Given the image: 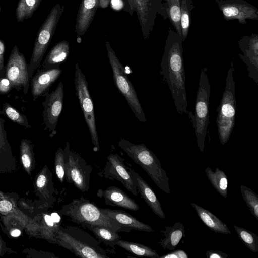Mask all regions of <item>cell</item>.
I'll return each mask as SVG.
<instances>
[{
    "instance_id": "cell-25",
    "label": "cell",
    "mask_w": 258,
    "mask_h": 258,
    "mask_svg": "<svg viewBox=\"0 0 258 258\" xmlns=\"http://www.w3.org/2000/svg\"><path fill=\"white\" fill-rule=\"evenodd\" d=\"M81 226L90 230L101 242L113 248H114L120 239L118 232H114L105 226L87 224Z\"/></svg>"
},
{
    "instance_id": "cell-15",
    "label": "cell",
    "mask_w": 258,
    "mask_h": 258,
    "mask_svg": "<svg viewBox=\"0 0 258 258\" xmlns=\"http://www.w3.org/2000/svg\"><path fill=\"white\" fill-rule=\"evenodd\" d=\"M103 169V176L112 180H117L135 196L138 195L136 183L127 169L124 159L117 154H110Z\"/></svg>"
},
{
    "instance_id": "cell-6",
    "label": "cell",
    "mask_w": 258,
    "mask_h": 258,
    "mask_svg": "<svg viewBox=\"0 0 258 258\" xmlns=\"http://www.w3.org/2000/svg\"><path fill=\"white\" fill-rule=\"evenodd\" d=\"M207 69L201 70L199 87L197 92L194 115L190 116L197 138V146L203 152L205 140L209 123V101L210 85L207 74Z\"/></svg>"
},
{
    "instance_id": "cell-21",
    "label": "cell",
    "mask_w": 258,
    "mask_h": 258,
    "mask_svg": "<svg viewBox=\"0 0 258 258\" xmlns=\"http://www.w3.org/2000/svg\"><path fill=\"white\" fill-rule=\"evenodd\" d=\"M101 209L104 214L122 227L129 228L132 230L155 232L150 225L139 221L136 218L124 211L111 209Z\"/></svg>"
},
{
    "instance_id": "cell-10",
    "label": "cell",
    "mask_w": 258,
    "mask_h": 258,
    "mask_svg": "<svg viewBox=\"0 0 258 258\" xmlns=\"http://www.w3.org/2000/svg\"><path fill=\"white\" fill-rule=\"evenodd\" d=\"M123 10L131 16L137 14L145 40L149 38L158 14L166 19L162 0H122Z\"/></svg>"
},
{
    "instance_id": "cell-35",
    "label": "cell",
    "mask_w": 258,
    "mask_h": 258,
    "mask_svg": "<svg viewBox=\"0 0 258 258\" xmlns=\"http://www.w3.org/2000/svg\"><path fill=\"white\" fill-rule=\"evenodd\" d=\"M187 254L182 249H178L167 253L161 256L159 258H188Z\"/></svg>"
},
{
    "instance_id": "cell-30",
    "label": "cell",
    "mask_w": 258,
    "mask_h": 258,
    "mask_svg": "<svg viewBox=\"0 0 258 258\" xmlns=\"http://www.w3.org/2000/svg\"><path fill=\"white\" fill-rule=\"evenodd\" d=\"M42 0H19L16 10L18 22H21L31 18Z\"/></svg>"
},
{
    "instance_id": "cell-26",
    "label": "cell",
    "mask_w": 258,
    "mask_h": 258,
    "mask_svg": "<svg viewBox=\"0 0 258 258\" xmlns=\"http://www.w3.org/2000/svg\"><path fill=\"white\" fill-rule=\"evenodd\" d=\"M209 181L216 191L224 198L227 197L228 180L226 174L218 167L213 172L210 167L205 170Z\"/></svg>"
},
{
    "instance_id": "cell-42",
    "label": "cell",
    "mask_w": 258,
    "mask_h": 258,
    "mask_svg": "<svg viewBox=\"0 0 258 258\" xmlns=\"http://www.w3.org/2000/svg\"><path fill=\"white\" fill-rule=\"evenodd\" d=\"M111 0H99V7L103 9L106 8L110 4Z\"/></svg>"
},
{
    "instance_id": "cell-27",
    "label": "cell",
    "mask_w": 258,
    "mask_h": 258,
    "mask_svg": "<svg viewBox=\"0 0 258 258\" xmlns=\"http://www.w3.org/2000/svg\"><path fill=\"white\" fill-rule=\"evenodd\" d=\"M163 2L166 19L168 18L175 31L182 37L180 24L181 0H164Z\"/></svg>"
},
{
    "instance_id": "cell-2",
    "label": "cell",
    "mask_w": 258,
    "mask_h": 258,
    "mask_svg": "<svg viewBox=\"0 0 258 258\" xmlns=\"http://www.w3.org/2000/svg\"><path fill=\"white\" fill-rule=\"evenodd\" d=\"M59 213L70 218L71 220L81 226L83 224L100 225L114 232H130L131 229L122 227L104 214L94 203L81 197L74 199L62 207Z\"/></svg>"
},
{
    "instance_id": "cell-31",
    "label": "cell",
    "mask_w": 258,
    "mask_h": 258,
    "mask_svg": "<svg viewBox=\"0 0 258 258\" xmlns=\"http://www.w3.org/2000/svg\"><path fill=\"white\" fill-rule=\"evenodd\" d=\"M235 230L245 246L253 252H258V236L256 234L244 228L234 225Z\"/></svg>"
},
{
    "instance_id": "cell-22",
    "label": "cell",
    "mask_w": 258,
    "mask_h": 258,
    "mask_svg": "<svg viewBox=\"0 0 258 258\" xmlns=\"http://www.w3.org/2000/svg\"><path fill=\"white\" fill-rule=\"evenodd\" d=\"M70 45L66 40L61 41L52 47L42 63V69L59 67L65 62L69 55Z\"/></svg>"
},
{
    "instance_id": "cell-3",
    "label": "cell",
    "mask_w": 258,
    "mask_h": 258,
    "mask_svg": "<svg viewBox=\"0 0 258 258\" xmlns=\"http://www.w3.org/2000/svg\"><path fill=\"white\" fill-rule=\"evenodd\" d=\"M57 243L77 256L82 258H108L101 242L88 233L74 226H59L56 234Z\"/></svg>"
},
{
    "instance_id": "cell-5",
    "label": "cell",
    "mask_w": 258,
    "mask_h": 258,
    "mask_svg": "<svg viewBox=\"0 0 258 258\" xmlns=\"http://www.w3.org/2000/svg\"><path fill=\"white\" fill-rule=\"evenodd\" d=\"M233 72L234 65L232 61L228 70L225 90L217 108L216 124L220 142L222 145L229 140L235 125L236 104Z\"/></svg>"
},
{
    "instance_id": "cell-39",
    "label": "cell",
    "mask_w": 258,
    "mask_h": 258,
    "mask_svg": "<svg viewBox=\"0 0 258 258\" xmlns=\"http://www.w3.org/2000/svg\"><path fill=\"white\" fill-rule=\"evenodd\" d=\"M12 205L11 202L7 200L0 201V211L5 212L11 210Z\"/></svg>"
},
{
    "instance_id": "cell-16",
    "label": "cell",
    "mask_w": 258,
    "mask_h": 258,
    "mask_svg": "<svg viewBox=\"0 0 258 258\" xmlns=\"http://www.w3.org/2000/svg\"><path fill=\"white\" fill-rule=\"evenodd\" d=\"M242 54H238L246 65L248 76L258 83V35L242 36L238 42Z\"/></svg>"
},
{
    "instance_id": "cell-23",
    "label": "cell",
    "mask_w": 258,
    "mask_h": 258,
    "mask_svg": "<svg viewBox=\"0 0 258 258\" xmlns=\"http://www.w3.org/2000/svg\"><path fill=\"white\" fill-rule=\"evenodd\" d=\"M161 232L164 237L158 243L165 250H174L181 239L185 236L184 227L180 222L175 223L172 226L166 227Z\"/></svg>"
},
{
    "instance_id": "cell-13",
    "label": "cell",
    "mask_w": 258,
    "mask_h": 258,
    "mask_svg": "<svg viewBox=\"0 0 258 258\" xmlns=\"http://www.w3.org/2000/svg\"><path fill=\"white\" fill-rule=\"evenodd\" d=\"M43 96H45L42 103L43 122L50 133V136L53 137L57 133L56 128L63 108L64 92L62 83L60 82L54 91L51 93L47 91Z\"/></svg>"
},
{
    "instance_id": "cell-38",
    "label": "cell",
    "mask_w": 258,
    "mask_h": 258,
    "mask_svg": "<svg viewBox=\"0 0 258 258\" xmlns=\"http://www.w3.org/2000/svg\"><path fill=\"white\" fill-rule=\"evenodd\" d=\"M207 258H226L228 254L220 250H208L206 253Z\"/></svg>"
},
{
    "instance_id": "cell-14",
    "label": "cell",
    "mask_w": 258,
    "mask_h": 258,
    "mask_svg": "<svg viewBox=\"0 0 258 258\" xmlns=\"http://www.w3.org/2000/svg\"><path fill=\"white\" fill-rule=\"evenodd\" d=\"M224 19L237 20L240 24L247 20H258V9L244 0H215Z\"/></svg>"
},
{
    "instance_id": "cell-1",
    "label": "cell",
    "mask_w": 258,
    "mask_h": 258,
    "mask_svg": "<svg viewBox=\"0 0 258 258\" xmlns=\"http://www.w3.org/2000/svg\"><path fill=\"white\" fill-rule=\"evenodd\" d=\"M182 38L169 28L161 63V74L171 91L177 112L188 115Z\"/></svg>"
},
{
    "instance_id": "cell-20",
    "label": "cell",
    "mask_w": 258,
    "mask_h": 258,
    "mask_svg": "<svg viewBox=\"0 0 258 258\" xmlns=\"http://www.w3.org/2000/svg\"><path fill=\"white\" fill-rule=\"evenodd\" d=\"M98 8L99 0H82L75 25V31L77 35L81 36L87 32Z\"/></svg>"
},
{
    "instance_id": "cell-7",
    "label": "cell",
    "mask_w": 258,
    "mask_h": 258,
    "mask_svg": "<svg viewBox=\"0 0 258 258\" xmlns=\"http://www.w3.org/2000/svg\"><path fill=\"white\" fill-rule=\"evenodd\" d=\"M64 9V6L59 4L55 5L38 31L31 59L27 67L30 80L32 78L34 72L42 60Z\"/></svg>"
},
{
    "instance_id": "cell-43",
    "label": "cell",
    "mask_w": 258,
    "mask_h": 258,
    "mask_svg": "<svg viewBox=\"0 0 258 258\" xmlns=\"http://www.w3.org/2000/svg\"><path fill=\"white\" fill-rule=\"evenodd\" d=\"M51 216L55 223H59L60 220L59 215L56 213H53L51 214Z\"/></svg>"
},
{
    "instance_id": "cell-28",
    "label": "cell",
    "mask_w": 258,
    "mask_h": 258,
    "mask_svg": "<svg viewBox=\"0 0 258 258\" xmlns=\"http://www.w3.org/2000/svg\"><path fill=\"white\" fill-rule=\"evenodd\" d=\"M116 245L140 256L150 258H159V255L155 250L148 246L134 242L119 239Z\"/></svg>"
},
{
    "instance_id": "cell-19",
    "label": "cell",
    "mask_w": 258,
    "mask_h": 258,
    "mask_svg": "<svg viewBox=\"0 0 258 258\" xmlns=\"http://www.w3.org/2000/svg\"><path fill=\"white\" fill-rule=\"evenodd\" d=\"M126 168L134 180L138 193L146 204L156 215L160 218L165 219L161 204L150 185L133 168L129 166H127Z\"/></svg>"
},
{
    "instance_id": "cell-46",
    "label": "cell",
    "mask_w": 258,
    "mask_h": 258,
    "mask_svg": "<svg viewBox=\"0 0 258 258\" xmlns=\"http://www.w3.org/2000/svg\"><path fill=\"white\" fill-rule=\"evenodd\" d=\"M1 11V6H0V12Z\"/></svg>"
},
{
    "instance_id": "cell-17",
    "label": "cell",
    "mask_w": 258,
    "mask_h": 258,
    "mask_svg": "<svg viewBox=\"0 0 258 258\" xmlns=\"http://www.w3.org/2000/svg\"><path fill=\"white\" fill-rule=\"evenodd\" d=\"M62 73L60 67L42 69L33 77L31 93L35 100L48 91L50 87L59 78Z\"/></svg>"
},
{
    "instance_id": "cell-44",
    "label": "cell",
    "mask_w": 258,
    "mask_h": 258,
    "mask_svg": "<svg viewBox=\"0 0 258 258\" xmlns=\"http://www.w3.org/2000/svg\"><path fill=\"white\" fill-rule=\"evenodd\" d=\"M21 234V231L19 229H15L12 231L11 234L13 237H18Z\"/></svg>"
},
{
    "instance_id": "cell-33",
    "label": "cell",
    "mask_w": 258,
    "mask_h": 258,
    "mask_svg": "<svg viewBox=\"0 0 258 258\" xmlns=\"http://www.w3.org/2000/svg\"><path fill=\"white\" fill-rule=\"evenodd\" d=\"M3 111L14 122L27 128L31 127V125L29 124L26 116L19 112L8 103L4 104Z\"/></svg>"
},
{
    "instance_id": "cell-36",
    "label": "cell",
    "mask_w": 258,
    "mask_h": 258,
    "mask_svg": "<svg viewBox=\"0 0 258 258\" xmlns=\"http://www.w3.org/2000/svg\"><path fill=\"white\" fill-rule=\"evenodd\" d=\"M12 89L10 81L5 77L0 78V93L6 94Z\"/></svg>"
},
{
    "instance_id": "cell-11",
    "label": "cell",
    "mask_w": 258,
    "mask_h": 258,
    "mask_svg": "<svg viewBox=\"0 0 258 258\" xmlns=\"http://www.w3.org/2000/svg\"><path fill=\"white\" fill-rule=\"evenodd\" d=\"M64 151L66 161L65 178L67 181L73 184L82 192L88 191L92 171L91 165L79 154L71 149L68 142L66 144Z\"/></svg>"
},
{
    "instance_id": "cell-47",
    "label": "cell",
    "mask_w": 258,
    "mask_h": 258,
    "mask_svg": "<svg viewBox=\"0 0 258 258\" xmlns=\"http://www.w3.org/2000/svg\"><path fill=\"white\" fill-rule=\"evenodd\" d=\"M1 76H0V78H1Z\"/></svg>"
},
{
    "instance_id": "cell-40",
    "label": "cell",
    "mask_w": 258,
    "mask_h": 258,
    "mask_svg": "<svg viewBox=\"0 0 258 258\" xmlns=\"http://www.w3.org/2000/svg\"><path fill=\"white\" fill-rule=\"evenodd\" d=\"M110 5L113 9L115 10H120L123 9L124 4L122 0H111Z\"/></svg>"
},
{
    "instance_id": "cell-29",
    "label": "cell",
    "mask_w": 258,
    "mask_h": 258,
    "mask_svg": "<svg viewBox=\"0 0 258 258\" xmlns=\"http://www.w3.org/2000/svg\"><path fill=\"white\" fill-rule=\"evenodd\" d=\"M194 8L192 0H181L180 24L183 42L188 35L191 21V12Z\"/></svg>"
},
{
    "instance_id": "cell-12",
    "label": "cell",
    "mask_w": 258,
    "mask_h": 258,
    "mask_svg": "<svg viewBox=\"0 0 258 258\" xmlns=\"http://www.w3.org/2000/svg\"><path fill=\"white\" fill-rule=\"evenodd\" d=\"M27 67L24 55L15 45L5 67V77L10 81L12 88L20 89L22 86L25 94L28 91L30 83Z\"/></svg>"
},
{
    "instance_id": "cell-45",
    "label": "cell",
    "mask_w": 258,
    "mask_h": 258,
    "mask_svg": "<svg viewBox=\"0 0 258 258\" xmlns=\"http://www.w3.org/2000/svg\"><path fill=\"white\" fill-rule=\"evenodd\" d=\"M77 41L78 43H80L81 41V37L80 36H79V35H77Z\"/></svg>"
},
{
    "instance_id": "cell-24",
    "label": "cell",
    "mask_w": 258,
    "mask_h": 258,
    "mask_svg": "<svg viewBox=\"0 0 258 258\" xmlns=\"http://www.w3.org/2000/svg\"><path fill=\"white\" fill-rule=\"evenodd\" d=\"M190 204L195 209L199 218L211 230L217 233L224 234L231 233L227 225L214 214L197 204L191 203Z\"/></svg>"
},
{
    "instance_id": "cell-34",
    "label": "cell",
    "mask_w": 258,
    "mask_h": 258,
    "mask_svg": "<svg viewBox=\"0 0 258 258\" xmlns=\"http://www.w3.org/2000/svg\"><path fill=\"white\" fill-rule=\"evenodd\" d=\"M66 161L64 149L59 147L55 154V168L56 176L62 183L65 178Z\"/></svg>"
},
{
    "instance_id": "cell-18",
    "label": "cell",
    "mask_w": 258,
    "mask_h": 258,
    "mask_svg": "<svg viewBox=\"0 0 258 258\" xmlns=\"http://www.w3.org/2000/svg\"><path fill=\"white\" fill-rule=\"evenodd\" d=\"M97 196L103 198L104 203L108 206L119 207L125 209L138 211L139 205L124 191L117 187L111 186L104 190L99 189Z\"/></svg>"
},
{
    "instance_id": "cell-32",
    "label": "cell",
    "mask_w": 258,
    "mask_h": 258,
    "mask_svg": "<svg viewBox=\"0 0 258 258\" xmlns=\"http://www.w3.org/2000/svg\"><path fill=\"white\" fill-rule=\"evenodd\" d=\"M240 191L250 212L258 220V195L244 185H240Z\"/></svg>"
},
{
    "instance_id": "cell-9",
    "label": "cell",
    "mask_w": 258,
    "mask_h": 258,
    "mask_svg": "<svg viewBox=\"0 0 258 258\" xmlns=\"http://www.w3.org/2000/svg\"><path fill=\"white\" fill-rule=\"evenodd\" d=\"M74 84L76 95L90 132L93 150H100L93 101L88 90V82L78 63L75 66Z\"/></svg>"
},
{
    "instance_id": "cell-8",
    "label": "cell",
    "mask_w": 258,
    "mask_h": 258,
    "mask_svg": "<svg viewBox=\"0 0 258 258\" xmlns=\"http://www.w3.org/2000/svg\"><path fill=\"white\" fill-rule=\"evenodd\" d=\"M107 56L111 68L114 83L119 92L126 99L131 110L141 122L147 119L141 105L136 91L125 74L124 68L110 43L105 41Z\"/></svg>"
},
{
    "instance_id": "cell-37",
    "label": "cell",
    "mask_w": 258,
    "mask_h": 258,
    "mask_svg": "<svg viewBox=\"0 0 258 258\" xmlns=\"http://www.w3.org/2000/svg\"><path fill=\"white\" fill-rule=\"evenodd\" d=\"M5 51V45L4 42L0 39V76L4 77L5 76V67L4 56Z\"/></svg>"
},
{
    "instance_id": "cell-4",
    "label": "cell",
    "mask_w": 258,
    "mask_h": 258,
    "mask_svg": "<svg viewBox=\"0 0 258 258\" xmlns=\"http://www.w3.org/2000/svg\"><path fill=\"white\" fill-rule=\"evenodd\" d=\"M118 146L133 161L140 166L162 190L170 194L169 179L155 154L144 144H135L121 139Z\"/></svg>"
},
{
    "instance_id": "cell-41",
    "label": "cell",
    "mask_w": 258,
    "mask_h": 258,
    "mask_svg": "<svg viewBox=\"0 0 258 258\" xmlns=\"http://www.w3.org/2000/svg\"><path fill=\"white\" fill-rule=\"evenodd\" d=\"M47 177L44 174L40 175L36 181L37 186L39 188L43 187L46 182Z\"/></svg>"
}]
</instances>
